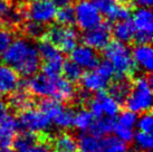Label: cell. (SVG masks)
Segmentation results:
<instances>
[{
	"label": "cell",
	"mask_w": 153,
	"mask_h": 152,
	"mask_svg": "<svg viewBox=\"0 0 153 152\" xmlns=\"http://www.w3.org/2000/svg\"><path fill=\"white\" fill-rule=\"evenodd\" d=\"M6 65L13 67L24 77L36 74L40 66V56L37 48L27 39L13 40L2 54Z\"/></svg>",
	"instance_id": "cell-1"
},
{
	"label": "cell",
	"mask_w": 153,
	"mask_h": 152,
	"mask_svg": "<svg viewBox=\"0 0 153 152\" xmlns=\"http://www.w3.org/2000/svg\"><path fill=\"white\" fill-rule=\"evenodd\" d=\"M103 51L117 78H132L134 76L137 67L133 60L130 48L124 42L119 40L110 42Z\"/></svg>",
	"instance_id": "cell-2"
},
{
	"label": "cell",
	"mask_w": 153,
	"mask_h": 152,
	"mask_svg": "<svg viewBox=\"0 0 153 152\" xmlns=\"http://www.w3.org/2000/svg\"><path fill=\"white\" fill-rule=\"evenodd\" d=\"M10 6H11L10 0H0V20L4 18V16L8 11Z\"/></svg>",
	"instance_id": "cell-40"
},
{
	"label": "cell",
	"mask_w": 153,
	"mask_h": 152,
	"mask_svg": "<svg viewBox=\"0 0 153 152\" xmlns=\"http://www.w3.org/2000/svg\"><path fill=\"white\" fill-rule=\"evenodd\" d=\"M114 69L108 60H104L94 69H89V72L83 74L82 76V85L83 89L88 92H101L107 89L111 80L114 77Z\"/></svg>",
	"instance_id": "cell-5"
},
{
	"label": "cell",
	"mask_w": 153,
	"mask_h": 152,
	"mask_svg": "<svg viewBox=\"0 0 153 152\" xmlns=\"http://www.w3.org/2000/svg\"><path fill=\"white\" fill-rule=\"evenodd\" d=\"M132 57L136 67L142 68L146 73L153 69V51L150 44H136L132 51Z\"/></svg>",
	"instance_id": "cell-18"
},
{
	"label": "cell",
	"mask_w": 153,
	"mask_h": 152,
	"mask_svg": "<svg viewBox=\"0 0 153 152\" xmlns=\"http://www.w3.org/2000/svg\"><path fill=\"white\" fill-rule=\"evenodd\" d=\"M74 116H75V111L69 106H65L58 111V113L54 116L51 122H54L57 127L69 129L74 125Z\"/></svg>",
	"instance_id": "cell-27"
},
{
	"label": "cell",
	"mask_w": 153,
	"mask_h": 152,
	"mask_svg": "<svg viewBox=\"0 0 153 152\" xmlns=\"http://www.w3.org/2000/svg\"><path fill=\"white\" fill-rule=\"evenodd\" d=\"M16 152H51V139L45 132H27L13 138Z\"/></svg>",
	"instance_id": "cell-6"
},
{
	"label": "cell",
	"mask_w": 153,
	"mask_h": 152,
	"mask_svg": "<svg viewBox=\"0 0 153 152\" xmlns=\"http://www.w3.org/2000/svg\"><path fill=\"white\" fill-rule=\"evenodd\" d=\"M132 2L139 8H151L153 0H132Z\"/></svg>",
	"instance_id": "cell-41"
},
{
	"label": "cell",
	"mask_w": 153,
	"mask_h": 152,
	"mask_svg": "<svg viewBox=\"0 0 153 152\" xmlns=\"http://www.w3.org/2000/svg\"><path fill=\"white\" fill-rule=\"evenodd\" d=\"M113 132L116 134V138H119L120 140L124 141L125 143L131 142L132 140H133V136H134V132H133V129H132V127H124L122 124H119L116 121H115Z\"/></svg>",
	"instance_id": "cell-37"
},
{
	"label": "cell",
	"mask_w": 153,
	"mask_h": 152,
	"mask_svg": "<svg viewBox=\"0 0 153 152\" xmlns=\"http://www.w3.org/2000/svg\"><path fill=\"white\" fill-rule=\"evenodd\" d=\"M131 86L132 82L130 80V78H117L112 84L107 86L108 87L107 93L110 94L117 103L122 104L126 100V97L130 93Z\"/></svg>",
	"instance_id": "cell-21"
},
{
	"label": "cell",
	"mask_w": 153,
	"mask_h": 152,
	"mask_svg": "<svg viewBox=\"0 0 153 152\" xmlns=\"http://www.w3.org/2000/svg\"><path fill=\"white\" fill-rule=\"evenodd\" d=\"M98 13L106 17L107 20H124L130 19L131 8L119 0H93Z\"/></svg>",
	"instance_id": "cell-11"
},
{
	"label": "cell",
	"mask_w": 153,
	"mask_h": 152,
	"mask_svg": "<svg viewBox=\"0 0 153 152\" xmlns=\"http://www.w3.org/2000/svg\"><path fill=\"white\" fill-rule=\"evenodd\" d=\"M8 106L17 113L34 106V100L31 93L26 86V82H20L17 89L11 93L9 97Z\"/></svg>",
	"instance_id": "cell-16"
},
{
	"label": "cell",
	"mask_w": 153,
	"mask_h": 152,
	"mask_svg": "<svg viewBox=\"0 0 153 152\" xmlns=\"http://www.w3.org/2000/svg\"><path fill=\"white\" fill-rule=\"evenodd\" d=\"M38 109L43 113H45L48 118L53 120L54 116L58 113V111L62 109L60 102L53 98V97H43L38 104Z\"/></svg>",
	"instance_id": "cell-31"
},
{
	"label": "cell",
	"mask_w": 153,
	"mask_h": 152,
	"mask_svg": "<svg viewBox=\"0 0 153 152\" xmlns=\"http://www.w3.org/2000/svg\"><path fill=\"white\" fill-rule=\"evenodd\" d=\"M86 104L94 118H101L104 115L114 118L120 112V103H117L105 91L96 92L94 97H88Z\"/></svg>",
	"instance_id": "cell-9"
},
{
	"label": "cell",
	"mask_w": 153,
	"mask_h": 152,
	"mask_svg": "<svg viewBox=\"0 0 153 152\" xmlns=\"http://www.w3.org/2000/svg\"><path fill=\"white\" fill-rule=\"evenodd\" d=\"M94 121L93 114L91 113L89 110L86 109H81L78 112H75L74 116V127H76L78 130L85 132L87 131L91 127V124Z\"/></svg>",
	"instance_id": "cell-30"
},
{
	"label": "cell",
	"mask_w": 153,
	"mask_h": 152,
	"mask_svg": "<svg viewBox=\"0 0 153 152\" xmlns=\"http://www.w3.org/2000/svg\"><path fill=\"white\" fill-rule=\"evenodd\" d=\"M8 111H9V106L8 104L4 101H0V120H2L4 116L8 115Z\"/></svg>",
	"instance_id": "cell-42"
},
{
	"label": "cell",
	"mask_w": 153,
	"mask_h": 152,
	"mask_svg": "<svg viewBox=\"0 0 153 152\" xmlns=\"http://www.w3.org/2000/svg\"><path fill=\"white\" fill-rule=\"evenodd\" d=\"M119 1H121V2H124V4H126V2H128L130 0H119Z\"/></svg>",
	"instance_id": "cell-45"
},
{
	"label": "cell",
	"mask_w": 153,
	"mask_h": 152,
	"mask_svg": "<svg viewBox=\"0 0 153 152\" xmlns=\"http://www.w3.org/2000/svg\"><path fill=\"white\" fill-rule=\"evenodd\" d=\"M40 38L49 42L60 53H71L77 46L78 34L73 26H63L58 24L47 27Z\"/></svg>",
	"instance_id": "cell-4"
},
{
	"label": "cell",
	"mask_w": 153,
	"mask_h": 152,
	"mask_svg": "<svg viewBox=\"0 0 153 152\" xmlns=\"http://www.w3.org/2000/svg\"><path fill=\"white\" fill-rule=\"evenodd\" d=\"M77 148L81 152H101L102 139L91 133H82L78 136Z\"/></svg>",
	"instance_id": "cell-23"
},
{
	"label": "cell",
	"mask_w": 153,
	"mask_h": 152,
	"mask_svg": "<svg viewBox=\"0 0 153 152\" xmlns=\"http://www.w3.org/2000/svg\"><path fill=\"white\" fill-rule=\"evenodd\" d=\"M19 29L22 30V34L26 35L27 37L39 39V38L43 36L44 31L46 29V27H45V25H43V24H39V22H36V21L25 20L24 24L20 26Z\"/></svg>",
	"instance_id": "cell-29"
},
{
	"label": "cell",
	"mask_w": 153,
	"mask_h": 152,
	"mask_svg": "<svg viewBox=\"0 0 153 152\" xmlns=\"http://www.w3.org/2000/svg\"><path fill=\"white\" fill-rule=\"evenodd\" d=\"M16 31L11 29L10 27L4 25L2 22H0V54L2 55L4 51L9 47V45L13 42Z\"/></svg>",
	"instance_id": "cell-35"
},
{
	"label": "cell",
	"mask_w": 153,
	"mask_h": 152,
	"mask_svg": "<svg viewBox=\"0 0 153 152\" xmlns=\"http://www.w3.org/2000/svg\"><path fill=\"white\" fill-rule=\"evenodd\" d=\"M0 57H1V54H0Z\"/></svg>",
	"instance_id": "cell-47"
},
{
	"label": "cell",
	"mask_w": 153,
	"mask_h": 152,
	"mask_svg": "<svg viewBox=\"0 0 153 152\" xmlns=\"http://www.w3.org/2000/svg\"><path fill=\"white\" fill-rule=\"evenodd\" d=\"M36 48H37L38 54L40 56V60H43V62L53 60V59H57L63 57L62 54H60V51L54 45H51L49 42L45 40L44 38H39Z\"/></svg>",
	"instance_id": "cell-26"
},
{
	"label": "cell",
	"mask_w": 153,
	"mask_h": 152,
	"mask_svg": "<svg viewBox=\"0 0 153 152\" xmlns=\"http://www.w3.org/2000/svg\"><path fill=\"white\" fill-rule=\"evenodd\" d=\"M18 125L27 132H45L51 127V120L39 109L31 106L18 113Z\"/></svg>",
	"instance_id": "cell-7"
},
{
	"label": "cell",
	"mask_w": 153,
	"mask_h": 152,
	"mask_svg": "<svg viewBox=\"0 0 153 152\" xmlns=\"http://www.w3.org/2000/svg\"><path fill=\"white\" fill-rule=\"evenodd\" d=\"M133 139L135 140V144L139 149H141L143 152H150L153 147V139L152 133H146V132H137Z\"/></svg>",
	"instance_id": "cell-36"
},
{
	"label": "cell",
	"mask_w": 153,
	"mask_h": 152,
	"mask_svg": "<svg viewBox=\"0 0 153 152\" xmlns=\"http://www.w3.org/2000/svg\"><path fill=\"white\" fill-rule=\"evenodd\" d=\"M26 10L27 19L45 25L55 19L57 8L49 0H34L31 4H27Z\"/></svg>",
	"instance_id": "cell-12"
},
{
	"label": "cell",
	"mask_w": 153,
	"mask_h": 152,
	"mask_svg": "<svg viewBox=\"0 0 153 152\" xmlns=\"http://www.w3.org/2000/svg\"><path fill=\"white\" fill-rule=\"evenodd\" d=\"M54 152H67V151H63V150H56V151Z\"/></svg>",
	"instance_id": "cell-46"
},
{
	"label": "cell",
	"mask_w": 153,
	"mask_h": 152,
	"mask_svg": "<svg viewBox=\"0 0 153 152\" xmlns=\"http://www.w3.org/2000/svg\"><path fill=\"white\" fill-rule=\"evenodd\" d=\"M102 152H103V151H102Z\"/></svg>",
	"instance_id": "cell-49"
},
{
	"label": "cell",
	"mask_w": 153,
	"mask_h": 152,
	"mask_svg": "<svg viewBox=\"0 0 153 152\" xmlns=\"http://www.w3.org/2000/svg\"><path fill=\"white\" fill-rule=\"evenodd\" d=\"M51 142L54 143L57 150H63L67 152H76L78 150L76 139L67 132H62L59 134H57L51 140Z\"/></svg>",
	"instance_id": "cell-25"
},
{
	"label": "cell",
	"mask_w": 153,
	"mask_h": 152,
	"mask_svg": "<svg viewBox=\"0 0 153 152\" xmlns=\"http://www.w3.org/2000/svg\"><path fill=\"white\" fill-rule=\"evenodd\" d=\"M64 63V57L53 60H46L42 64V71L45 75L49 77H58L62 74V67Z\"/></svg>",
	"instance_id": "cell-34"
},
{
	"label": "cell",
	"mask_w": 153,
	"mask_h": 152,
	"mask_svg": "<svg viewBox=\"0 0 153 152\" xmlns=\"http://www.w3.org/2000/svg\"><path fill=\"white\" fill-rule=\"evenodd\" d=\"M20 83L19 74L13 67L6 64L0 65V92L4 94H11Z\"/></svg>",
	"instance_id": "cell-19"
},
{
	"label": "cell",
	"mask_w": 153,
	"mask_h": 152,
	"mask_svg": "<svg viewBox=\"0 0 153 152\" xmlns=\"http://www.w3.org/2000/svg\"><path fill=\"white\" fill-rule=\"evenodd\" d=\"M75 22L83 30H88L102 22V15L91 0H79L74 7Z\"/></svg>",
	"instance_id": "cell-10"
},
{
	"label": "cell",
	"mask_w": 153,
	"mask_h": 152,
	"mask_svg": "<svg viewBox=\"0 0 153 152\" xmlns=\"http://www.w3.org/2000/svg\"><path fill=\"white\" fill-rule=\"evenodd\" d=\"M0 152H13L10 149H0Z\"/></svg>",
	"instance_id": "cell-44"
},
{
	"label": "cell",
	"mask_w": 153,
	"mask_h": 152,
	"mask_svg": "<svg viewBox=\"0 0 153 152\" xmlns=\"http://www.w3.org/2000/svg\"><path fill=\"white\" fill-rule=\"evenodd\" d=\"M102 151L128 152V144L116 136H106V138L102 139Z\"/></svg>",
	"instance_id": "cell-32"
},
{
	"label": "cell",
	"mask_w": 153,
	"mask_h": 152,
	"mask_svg": "<svg viewBox=\"0 0 153 152\" xmlns=\"http://www.w3.org/2000/svg\"><path fill=\"white\" fill-rule=\"evenodd\" d=\"M112 34L116 40L121 42H130L133 40L134 36V27L130 19L124 20H117L112 29Z\"/></svg>",
	"instance_id": "cell-22"
},
{
	"label": "cell",
	"mask_w": 153,
	"mask_h": 152,
	"mask_svg": "<svg viewBox=\"0 0 153 152\" xmlns=\"http://www.w3.org/2000/svg\"><path fill=\"white\" fill-rule=\"evenodd\" d=\"M76 89L73 83L64 77H57L56 80V91L54 98L59 102H73L76 98Z\"/></svg>",
	"instance_id": "cell-20"
},
{
	"label": "cell",
	"mask_w": 153,
	"mask_h": 152,
	"mask_svg": "<svg viewBox=\"0 0 153 152\" xmlns=\"http://www.w3.org/2000/svg\"><path fill=\"white\" fill-rule=\"evenodd\" d=\"M126 109L134 113L150 112L152 107V77L151 75L141 76L132 82L126 100Z\"/></svg>",
	"instance_id": "cell-3"
},
{
	"label": "cell",
	"mask_w": 153,
	"mask_h": 152,
	"mask_svg": "<svg viewBox=\"0 0 153 152\" xmlns=\"http://www.w3.org/2000/svg\"><path fill=\"white\" fill-rule=\"evenodd\" d=\"M115 124L114 118H108V116H101V118H94L93 123L89 127V131L92 134L96 136H104V135L110 134L113 132Z\"/></svg>",
	"instance_id": "cell-24"
},
{
	"label": "cell",
	"mask_w": 153,
	"mask_h": 152,
	"mask_svg": "<svg viewBox=\"0 0 153 152\" xmlns=\"http://www.w3.org/2000/svg\"><path fill=\"white\" fill-rule=\"evenodd\" d=\"M56 80L57 77H49L44 73L36 75L34 74L28 82H26V86L30 93L34 95L54 98L56 91Z\"/></svg>",
	"instance_id": "cell-14"
},
{
	"label": "cell",
	"mask_w": 153,
	"mask_h": 152,
	"mask_svg": "<svg viewBox=\"0 0 153 152\" xmlns=\"http://www.w3.org/2000/svg\"><path fill=\"white\" fill-rule=\"evenodd\" d=\"M62 74L64 75V78L69 80L71 83H77L81 80L83 76V68L78 66L76 63H74L72 59L64 60L63 67H62Z\"/></svg>",
	"instance_id": "cell-28"
},
{
	"label": "cell",
	"mask_w": 153,
	"mask_h": 152,
	"mask_svg": "<svg viewBox=\"0 0 153 152\" xmlns=\"http://www.w3.org/2000/svg\"><path fill=\"white\" fill-rule=\"evenodd\" d=\"M73 0H53V4L56 6V8H63L66 6H71Z\"/></svg>",
	"instance_id": "cell-43"
},
{
	"label": "cell",
	"mask_w": 153,
	"mask_h": 152,
	"mask_svg": "<svg viewBox=\"0 0 153 152\" xmlns=\"http://www.w3.org/2000/svg\"><path fill=\"white\" fill-rule=\"evenodd\" d=\"M111 35L112 28L108 24V20L102 21L97 26L85 30L83 35V42L85 45L94 48L95 51H100L104 49L105 46L111 42Z\"/></svg>",
	"instance_id": "cell-13"
},
{
	"label": "cell",
	"mask_w": 153,
	"mask_h": 152,
	"mask_svg": "<svg viewBox=\"0 0 153 152\" xmlns=\"http://www.w3.org/2000/svg\"><path fill=\"white\" fill-rule=\"evenodd\" d=\"M0 95H1V92H0Z\"/></svg>",
	"instance_id": "cell-48"
},
{
	"label": "cell",
	"mask_w": 153,
	"mask_h": 152,
	"mask_svg": "<svg viewBox=\"0 0 153 152\" xmlns=\"http://www.w3.org/2000/svg\"><path fill=\"white\" fill-rule=\"evenodd\" d=\"M55 18L59 25L73 26L75 24V11H74V7L71 4V6H66V7H63V8H58L57 11H56Z\"/></svg>",
	"instance_id": "cell-33"
},
{
	"label": "cell",
	"mask_w": 153,
	"mask_h": 152,
	"mask_svg": "<svg viewBox=\"0 0 153 152\" xmlns=\"http://www.w3.org/2000/svg\"><path fill=\"white\" fill-rule=\"evenodd\" d=\"M136 125L139 130L146 133H152L153 130V118L151 111L150 112H144L141 115V118L136 121Z\"/></svg>",
	"instance_id": "cell-38"
},
{
	"label": "cell",
	"mask_w": 153,
	"mask_h": 152,
	"mask_svg": "<svg viewBox=\"0 0 153 152\" xmlns=\"http://www.w3.org/2000/svg\"><path fill=\"white\" fill-rule=\"evenodd\" d=\"M71 59L78 66L86 69H94L100 63V56L96 51L85 44L76 46L71 51Z\"/></svg>",
	"instance_id": "cell-15"
},
{
	"label": "cell",
	"mask_w": 153,
	"mask_h": 152,
	"mask_svg": "<svg viewBox=\"0 0 153 152\" xmlns=\"http://www.w3.org/2000/svg\"><path fill=\"white\" fill-rule=\"evenodd\" d=\"M19 129L17 118L8 114L0 120V149H10L15 135Z\"/></svg>",
	"instance_id": "cell-17"
},
{
	"label": "cell",
	"mask_w": 153,
	"mask_h": 152,
	"mask_svg": "<svg viewBox=\"0 0 153 152\" xmlns=\"http://www.w3.org/2000/svg\"><path fill=\"white\" fill-rule=\"evenodd\" d=\"M136 121H137V116H136V113L132 112L130 110H126L122 112L121 115L119 116V120L116 122L119 124H122L124 127H132L134 125H136Z\"/></svg>",
	"instance_id": "cell-39"
},
{
	"label": "cell",
	"mask_w": 153,
	"mask_h": 152,
	"mask_svg": "<svg viewBox=\"0 0 153 152\" xmlns=\"http://www.w3.org/2000/svg\"><path fill=\"white\" fill-rule=\"evenodd\" d=\"M134 36L133 40L136 44H150L152 40L153 15L150 8H139L133 13Z\"/></svg>",
	"instance_id": "cell-8"
}]
</instances>
